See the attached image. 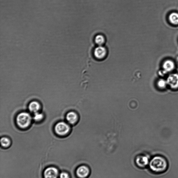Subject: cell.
<instances>
[{"label": "cell", "mask_w": 178, "mask_h": 178, "mask_svg": "<svg viewBox=\"0 0 178 178\" xmlns=\"http://www.w3.org/2000/svg\"><path fill=\"white\" fill-rule=\"evenodd\" d=\"M32 119L28 113L22 112L17 115L16 121L18 126L21 129H25L30 126Z\"/></svg>", "instance_id": "2"}, {"label": "cell", "mask_w": 178, "mask_h": 178, "mask_svg": "<svg viewBox=\"0 0 178 178\" xmlns=\"http://www.w3.org/2000/svg\"><path fill=\"white\" fill-rule=\"evenodd\" d=\"M149 167L152 172L156 174L165 172L167 170L168 164L167 160L163 156L157 155L150 160Z\"/></svg>", "instance_id": "1"}, {"label": "cell", "mask_w": 178, "mask_h": 178, "mask_svg": "<svg viewBox=\"0 0 178 178\" xmlns=\"http://www.w3.org/2000/svg\"><path fill=\"white\" fill-rule=\"evenodd\" d=\"M60 173L59 170L55 167L51 166L46 168L43 172L44 178H58Z\"/></svg>", "instance_id": "4"}, {"label": "cell", "mask_w": 178, "mask_h": 178, "mask_svg": "<svg viewBox=\"0 0 178 178\" xmlns=\"http://www.w3.org/2000/svg\"><path fill=\"white\" fill-rule=\"evenodd\" d=\"M137 165L141 168L145 167L149 164V159L145 155H139L137 157L136 160Z\"/></svg>", "instance_id": "8"}, {"label": "cell", "mask_w": 178, "mask_h": 178, "mask_svg": "<svg viewBox=\"0 0 178 178\" xmlns=\"http://www.w3.org/2000/svg\"><path fill=\"white\" fill-rule=\"evenodd\" d=\"M107 51L105 47L99 46L94 49V55L95 58L99 60H103L107 55Z\"/></svg>", "instance_id": "5"}, {"label": "cell", "mask_w": 178, "mask_h": 178, "mask_svg": "<svg viewBox=\"0 0 178 178\" xmlns=\"http://www.w3.org/2000/svg\"><path fill=\"white\" fill-rule=\"evenodd\" d=\"M1 145L3 148H8L11 145V142L8 137H2L1 140Z\"/></svg>", "instance_id": "12"}, {"label": "cell", "mask_w": 178, "mask_h": 178, "mask_svg": "<svg viewBox=\"0 0 178 178\" xmlns=\"http://www.w3.org/2000/svg\"><path fill=\"white\" fill-rule=\"evenodd\" d=\"M67 120L71 125H75L79 120V117L76 112L74 111L69 112L66 116Z\"/></svg>", "instance_id": "9"}, {"label": "cell", "mask_w": 178, "mask_h": 178, "mask_svg": "<svg viewBox=\"0 0 178 178\" xmlns=\"http://www.w3.org/2000/svg\"><path fill=\"white\" fill-rule=\"evenodd\" d=\"M43 118V114L38 112L34 114V116L33 117V120L36 122H39L42 121Z\"/></svg>", "instance_id": "15"}, {"label": "cell", "mask_w": 178, "mask_h": 178, "mask_svg": "<svg viewBox=\"0 0 178 178\" xmlns=\"http://www.w3.org/2000/svg\"><path fill=\"white\" fill-rule=\"evenodd\" d=\"M169 20L171 23L174 24H178V13L175 12L171 13L169 16Z\"/></svg>", "instance_id": "14"}, {"label": "cell", "mask_w": 178, "mask_h": 178, "mask_svg": "<svg viewBox=\"0 0 178 178\" xmlns=\"http://www.w3.org/2000/svg\"><path fill=\"white\" fill-rule=\"evenodd\" d=\"M41 108V106L39 102L36 101L31 102L28 106V109L31 112L35 114L38 112Z\"/></svg>", "instance_id": "10"}, {"label": "cell", "mask_w": 178, "mask_h": 178, "mask_svg": "<svg viewBox=\"0 0 178 178\" xmlns=\"http://www.w3.org/2000/svg\"><path fill=\"white\" fill-rule=\"evenodd\" d=\"M70 130V127L68 124L62 121L56 123L55 127L56 134L59 136H66L69 133Z\"/></svg>", "instance_id": "3"}, {"label": "cell", "mask_w": 178, "mask_h": 178, "mask_svg": "<svg viewBox=\"0 0 178 178\" xmlns=\"http://www.w3.org/2000/svg\"><path fill=\"white\" fill-rule=\"evenodd\" d=\"M163 67L164 71L166 73L172 71L174 68L175 64L172 61L167 60L164 63Z\"/></svg>", "instance_id": "11"}, {"label": "cell", "mask_w": 178, "mask_h": 178, "mask_svg": "<svg viewBox=\"0 0 178 178\" xmlns=\"http://www.w3.org/2000/svg\"><path fill=\"white\" fill-rule=\"evenodd\" d=\"M168 85L173 89L178 88V74L173 73L169 75L166 80Z\"/></svg>", "instance_id": "7"}, {"label": "cell", "mask_w": 178, "mask_h": 178, "mask_svg": "<svg viewBox=\"0 0 178 178\" xmlns=\"http://www.w3.org/2000/svg\"><path fill=\"white\" fill-rule=\"evenodd\" d=\"M59 178H70L69 173L66 172H62L60 173Z\"/></svg>", "instance_id": "17"}, {"label": "cell", "mask_w": 178, "mask_h": 178, "mask_svg": "<svg viewBox=\"0 0 178 178\" xmlns=\"http://www.w3.org/2000/svg\"><path fill=\"white\" fill-rule=\"evenodd\" d=\"M90 173V169L87 166L82 165L79 167L76 170V174L79 178H86Z\"/></svg>", "instance_id": "6"}, {"label": "cell", "mask_w": 178, "mask_h": 178, "mask_svg": "<svg viewBox=\"0 0 178 178\" xmlns=\"http://www.w3.org/2000/svg\"><path fill=\"white\" fill-rule=\"evenodd\" d=\"M158 86L161 89H164L168 85L167 80H164V79L160 80L158 82Z\"/></svg>", "instance_id": "16"}, {"label": "cell", "mask_w": 178, "mask_h": 178, "mask_svg": "<svg viewBox=\"0 0 178 178\" xmlns=\"http://www.w3.org/2000/svg\"><path fill=\"white\" fill-rule=\"evenodd\" d=\"M95 42L99 46H102L105 41V37L102 35H98L95 38Z\"/></svg>", "instance_id": "13"}]
</instances>
